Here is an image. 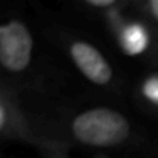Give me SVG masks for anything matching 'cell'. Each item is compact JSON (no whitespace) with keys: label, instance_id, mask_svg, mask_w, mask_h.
Returning a JSON list of instances; mask_svg holds the SVG:
<instances>
[{"label":"cell","instance_id":"obj_8","mask_svg":"<svg viewBox=\"0 0 158 158\" xmlns=\"http://www.w3.org/2000/svg\"><path fill=\"white\" fill-rule=\"evenodd\" d=\"M148 56H150V60H151V63H153L155 66L158 68V36L153 39V44H151V48H150V51L146 53Z\"/></svg>","mask_w":158,"mask_h":158},{"label":"cell","instance_id":"obj_2","mask_svg":"<svg viewBox=\"0 0 158 158\" xmlns=\"http://www.w3.org/2000/svg\"><path fill=\"white\" fill-rule=\"evenodd\" d=\"M0 133L4 139L31 144L53 153L63 151L66 148L60 141H55L39 133L36 123L22 107L15 85L7 80H4L0 87Z\"/></svg>","mask_w":158,"mask_h":158},{"label":"cell","instance_id":"obj_3","mask_svg":"<svg viewBox=\"0 0 158 158\" xmlns=\"http://www.w3.org/2000/svg\"><path fill=\"white\" fill-rule=\"evenodd\" d=\"M34 38L24 21L12 17L0 24V65L7 75L17 77L31 68Z\"/></svg>","mask_w":158,"mask_h":158},{"label":"cell","instance_id":"obj_5","mask_svg":"<svg viewBox=\"0 0 158 158\" xmlns=\"http://www.w3.org/2000/svg\"><path fill=\"white\" fill-rule=\"evenodd\" d=\"M116 36L119 39L121 46L129 55H144L150 51L153 39L150 36V31L143 24H134V22H124L117 27Z\"/></svg>","mask_w":158,"mask_h":158},{"label":"cell","instance_id":"obj_6","mask_svg":"<svg viewBox=\"0 0 158 158\" xmlns=\"http://www.w3.org/2000/svg\"><path fill=\"white\" fill-rule=\"evenodd\" d=\"M136 97L148 110L158 114V73L141 80L136 89Z\"/></svg>","mask_w":158,"mask_h":158},{"label":"cell","instance_id":"obj_7","mask_svg":"<svg viewBox=\"0 0 158 158\" xmlns=\"http://www.w3.org/2000/svg\"><path fill=\"white\" fill-rule=\"evenodd\" d=\"M131 7L136 9L138 15L146 24H150L158 31V0H143L138 4H131Z\"/></svg>","mask_w":158,"mask_h":158},{"label":"cell","instance_id":"obj_1","mask_svg":"<svg viewBox=\"0 0 158 158\" xmlns=\"http://www.w3.org/2000/svg\"><path fill=\"white\" fill-rule=\"evenodd\" d=\"M51 139L65 146L78 144L92 150H119L139 141L134 123L112 107H89L63 119Z\"/></svg>","mask_w":158,"mask_h":158},{"label":"cell","instance_id":"obj_4","mask_svg":"<svg viewBox=\"0 0 158 158\" xmlns=\"http://www.w3.org/2000/svg\"><path fill=\"white\" fill-rule=\"evenodd\" d=\"M63 49L80 75L92 85L110 89L116 85V72L102 51L90 41L75 36L63 38Z\"/></svg>","mask_w":158,"mask_h":158}]
</instances>
